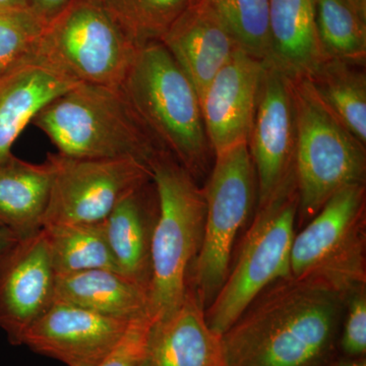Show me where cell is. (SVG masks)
<instances>
[{
    "label": "cell",
    "instance_id": "cell-1",
    "mask_svg": "<svg viewBox=\"0 0 366 366\" xmlns=\"http://www.w3.org/2000/svg\"><path fill=\"white\" fill-rule=\"evenodd\" d=\"M345 302L315 282H274L223 334L227 366L322 365L340 334Z\"/></svg>",
    "mask_w": 366,
    "mask_h": 366
},
{
    "label": "cell",
    "instance_id": "cell-2",
    "mask_svg": "<svg viewBox=\"0 0 366 366\" xmlns=\"http://www.w3.org/2000/svg\"><path fill=\"white\" fill-rule=\"evenodd\" d=\"M32 124L66 157L132 159L151 169L169 153L122 86L79 84L45 106Z\"/></svg>",
    "mask_w": 366,
    "mask_h": 366
},
{
    "label": "cell",
    "instance_id": "cell-3",
    "mask_svg": "<svg viewBox=\"0 0 366 366\" xmlns=\"http://www.w3.org/2000/svg\"><path fill=\"white\" fill-rule=\"evenodd\" d=\"M122 91L137 114L197 182L215 158L197 92L160 41L137 50Z\"/></svg>",
    "mask_w": 366,
    "mask_h": 366
},
{
    "label": "cell",
    "instance_id": "cell-4",
    "mask_svg": "<svg viewBox=\"0 0 366 366\" xmlns=\"http://www.w3.org/2000/svg\"><path fill=\"white\" fill-rule=\"evenodd\" d=\"M151 170L159 216L152 243L149 314L157 320L184 298L203 240L207 207L204 187L171 154L156 160Z\"/></svg>",
    "mask_w": 366,
    "mask_h": 366
},
{
    "label": "cell",
    "instance_id": "cell-5",
    "mask_svg": "<svg viewBox=\"0 0 366 366\" xmlns=\"http://www.w3.org/2000/svg\"><path fill=\"white\" fill-rule=\"evenodd\" d=\"M296 177L255 208L254 218L222 288L206 310L209 327L222 337L252 300L274 282L291 277V249L297 227Z\"/></svg>",
    "mask_w": 366,
    "mask_h": 366
},
{
    "label": "cell",
    "instance_id": "cell-6",
    "mask_svg": "<svg viewBox=\"0 0 366 366\" xmlns=\"http://www.w3.org/2000/svg\"><path fill=\"white\" fill-rule=\"evenodd\" d=\"M291 81L297 124V221L302 224L341 189L365 184L366 144L327 112L307 79Z\"/></svg>",
    "mask_w": 366,
    "mask_h": 366
},
{
    "label": "cell",
    "instance_id": "cell-7",
    "mask_svg": "<svg viewBox=\"0 0 366 366\" xmlns=\"http://www.w3.org/2000/svg\"><path fill=\"white\" fill-rule=\"evenodd\" d=\"M137 50L102 0H69L46 21L36 57L78 83L119 88Z\"/></svg>",
    "mask_w": 366,
    "mask_h": 366
},
{
    "label": "cell",
    "instance_id": "cell-8",
    "mask_svg": "<svg viewBox=\"0 0 366 366\" xmlns=\"http://www.w3.org/2000/svg\"><path fill=\"white\" fill-rule=\"evenodd\" d=\"M290 266L293 278L345 297L366 286L365 184L337 192L296 232Z\"/></svg>",
    "mask_w": 366,
    "mask_h": 366
},
{
    "label": "cell",
    "instance_id": "cell-9",
    "mask_svg": "<svg viewBox=\"0 0 366 366\" xmlns=\"http://www.w3.org/2000/svg\"><path fill=\"white\" fill-rule=\"evenodd\" d=\"M204 189L203 240L189 282L206 310L227 278L238 233L257 208V177L247 143L215 155Z\"/></svg>",
    "mask_w": 366,
    "mask_h": 366
},
{
    "label": "cell",
    "instance_id": "cell-10",
    "mask_svg": "<svg viewBox=\"0 0 366 366\" xmlns=\"http://www.w3.org/2000/svg\"><path fill=\"white\" fill-rule=\"evenodd\" d=\"M52 182L43 228L103 222L134 187L153 178L132 159H79L48 154Z\"/></svg>",
    "mask_w": 366,
    "mask_h": 366
},
{
    "label": "cell",
    "instance_id": "cell-11",
    "mask_svg": "<svg viewBox=\"0 0 366 366\" xmlns=\"http://www.w3.org/2000/svg\"><path fill=\"white\" fill-rule=\"evenodd\" d=\"M262 67L257 108L247 146L257 177V207L264 206L295 177L297 124L290 76Z\"/></svg>",
    "mask_w": 366,
    "mask_h": 366
},
{
    "label": "cell",
    "instance_id": "cell-12",
    "mask_svg": "<svg viewBox=\"0 0 366 366\" xmlns=\"http://www.w3.org/2000/svg\"><path fill=\"white\" fill-rule=\"evenodd\" d=\"M56 279L43 229L0 257V327L9 343L21 345L29 327L54 303Z\"/></svg>",
    "mask_w": 366,
    "mask_h": 366
},
{
    "label": "cell",
    "instance_id": "cell-13",
    "mask_svg": "<svg viewBox=\"0 0 366 366\" xmlns=\"http://www.w3.org/2000/svg\"><path fill=\"white\" fill-rule=\"evenodd\" d=\"M131 320L55 300L29 327L21 345L66 366H97L122 340Z\"/></svg>",
    "mask_w": 366,
    "mask_h": 366
},
{
    "label": "cell",
    "instance_id": "cell-14",
    "mask_svg": "<svg viewBox=\"0 0 366 366\" xmlns=\"http://www.w3.org/2000/svg\"><path fill=\"white\" fill-rule=\"evenodd\" d=\"M262 61L237 50L199 98L214 154L247 143L257 108Z\"/></svg>",
    "mask_w": 366,
    "mask_h": 366
},
{
    "label": "cell",
    "instance_id": "cell-15",
    "mask_svg": "<svg viewBox=\"0 0 366 366\" xmlns=\"http://www.w3.org/2000/svg\"><path fill=\"white\" fill-rule=\"evenodd\" d=\"M160 42L187 74L199 98L240 49L212 0H194Z\"/></svg>",
    "mask_w": 366,
    "mask_h": 366
},
{
    "label": "cell",
    "instance_id": "cell-16",
    "mask_svg": "<svg viewBox=\"0 0 366 366\" xmlns=\"http://www.w3.org/2000/svg\"><path fill=\"white\" fill-rule=\"evenodd\" d=\"M146 366H227L222 337L209 327L206 310L189 282L182 302L153 320Z\"/></svg>",
    "mask_w": 366,
    "mask_h": 366
},
{
    "label": "cell",
    "instance_id": "cell-17",
    "mask_svg": "<svg viewBox=\"0 0 366 366\" xmlns=\"http://www.w3.org/2000/svg\"><path fill=\"white\" fill-rule=\"evenodd\" d=\"M159 216L153 178L131 190L103 221L106 238L119 273L149 296L152 243Z\"/></svg>",
    "mask_w": 366,
    "mask_h": 366
},
{
    "label": "cell",
    "instance_id": "cell-18",
    "mask_svg": "<svg viewBox=\"0 0 366 366\" xmlns=\"http://www.w3.org/2000/svg\"><path fill=\"white\" fill-rule=\"evenodd\" d=\"M74 81L37 57L0 76V162L26 125L62 94L78 86Z\"/></svg>",
    "mask_w": 366,
    "mask_h": 366
},
{
    "label": "cell",
    "instance_id": "cell-19",
    "mask_svg": "<svg viewBox=\"0 0 366 366\" xmlns=\"http://www.w3.org/2000/svg\"><path fill=\"white\" fill-rule=\"evenodd\" d=\"M327 59L312 0H269V53L262 62L290 78H305Z\"/></svg>",
    "mask_w": 366,
    "mask_h": 366
},
{
    "label": "cell",
    "instance_id": "cell-20",
    "mask_svg": "<svg viewBox=\"0 0 366 366\" xmlns=\"http://www.w3.org/2000/svg\"><path fill=\"white\" fill-rule=\"evenodd\" d=\"M50 164H33L11 154L0 162V228L18 240L43 229L51 190Z\"/></svg>",
    "mask_w": 366,
    "mask_h": 366
},
{
    "label": "cell",
    "instance_id": "cell-21",
    "mask_svg": "<svg viewBox=\"0 0 366 366\" xmlns=\"http://www.w3.org/2000/svg\"><path fill=\"white\" fill-rule=\"evenodd\" d=\"M55 300L120 319L149 314L148 293L114 269L57 276Z\"/></svg>",
    "mask_w": 366,
    "mask_h": 366
},
{
    "label": "cell",
    "instance_id": "cell-22",
    "mask_svg": "<svg viewBox=\"0 0 366 366\" xmlns=\"http://www.w3.org/2000/svg\"><path fill=\"white\" fill-rule=\"evenodd\" d=\"M305 79L327 112L366 144L365 66L327 59Z\"/></svg>",
    "mask_w": 366,
    "mask_h": 366
},
{
    "label": "cell",
    "instance_id": "cell-23",
    "mask_svg": "<svg viewBox=\"0 0 366 366\" xmlns=\"http://www.w3.org/2000/svg\"><path fill=\"white\" fill-rule=\"evenodd\" d=\"M43 231L57 276L97 269L119 272L103 222L47 226Z\"/></svg>",
    "mask_w": 366,
    "mask_h": 366
},
{
    "label": "cell",
    "instance_id": "cell-24",
    "mask_svg": "<svg viewBox=\"0 0 366 366\" xmlns=\"http://www.w3.org/2000/svg\"><path fill=\"white\" fill-rule=\"evenodd\" d=\"M315 28L327 59L365 66L366 21L345 0H312Z\"/></svg>",
    "mask_w": 366,
    "mask_h": 366
},
{
    "label": "cell",
    "instance_id": "cell-25",
    "mask_svg": "<svg viewBox=\"0 0 366 366\" xmlns=\"http://www.w3.org/2000/svg\"><path fill=\"white\" fill-rule=\"evenodd\" d=\"M125 35L142 46L160 41L194 0H102Z\"/></svg>",
    "mask_w": 366,
    "mask_h": 366
},
{
    "label": "cell",
    "instance_id": "cell-26",
    "mask_svg": "<svg viewBox=\"0 0 366 366\" xmlns=\"http://www.w3.org/2000/svg\"><path fill=\"white\" fill-rule=\"evenodd\" d=\"M240 49L264 61L269 53V0H212Z\"/></svg>",
    "mask_w": 366,
    "mask_h": 366
},
{
    "label": "cell",
    "instance_id": "cell-27",
    "mask_svg": "<svg viewBox=\"0 0 366 366\" xmlns=\"http://www.w3.org/2000/svg\"><path fill=\"white\" fill-rule=\"evenodd\" d=\"M45 25L28 6L0 11V76L35 59Z\"/></svg>",
    "mask_w": 366,
    "mask_h": 366
},
{
    "label": "cell",
    "instance_id": "cell-28",
    "mask_svg": "<svg viewBox=\"0 0 366 366\" xmlns=\"http://www.w3.org/2000/svg\"><path fill=\"white\" fill-rule=\"evenodd\" d=\"M152 322L150 314L132 319L122 340L97 366H146L147 341Z\"/></svg>",
    "mask_w": 366,
    "mask_h": 366
},
{
    "label": "cell",
    "instance_id": "cell-29",
    "mask_svg": "<svg viewBox=\"0 0 366 366\" xmlns=\"http://www.w3.org/2000/svg\"><path fill=\"white\" fill-rule=\"evenodd\" d=\"M342 349L351 357H361L366 352V286L347 296L341 326Z\"/></svg>",
    "mask_w": 366,
    "mask_h": 366
},
{
    "label": "cell",
    "instance_id": "cell-30",
    "mask_svg": "<svg viewBox=\"0 0 366 366\" xmlns=\"http://www.w3.org/2000/svg\"><path fill=\"white\" fill-rule=\"evenodd\" d=\"M69 0H26V6L47 21L69 4Z\"/></svg>",
    "mask_w": 366,
    "mask_h": 366
},
{
    "label": "cell",
    "instance_id": "cell-31",
    "mask_svg": "<svg viewBox=\"0 0 366 366\" xmlns=\"http://www.w3.org/2000/svg\"><path fill=\"white\" fill-rule=\"evenodd\" d=\"M18 242L19 240L14 235L4 229L0 228V257Z\"/></svg>",
    "mask_w": 366,
    "mask_h": 366
},
{
    "label": "cell",
    "instance_id": "cell-32",
    "mask_svg": "<svg viewBox=\"0 0 366 366\" xmlns=\"http://www.w3.org/2000/svg\"><path fill=\"white\" fill-rule=\"evenodd\" d=\"M354 11L366 21V0H345Z\"/></svg>",
    "mask_w": 366,
    "mask_h": 366
},
{
    "label": "cell",
    "instance_id": "cell-33",
    "mask_svg": "<svg viewBox=\"0 0 366 366\" xmlns=\"http://www.w3.org/2000/svg\"><path fill=\"white\" fill-rule=\"evenodd\" d=\"M26 6V0H0V11Z\"/></svg>",
    "mask_w": 366,
    "mask_h": 366
},
{
    "label": "cell",
    "instance_id": "cell-34",
    "mask_svg": "<svg viewBox=\"0 0 366 366\" xmlns=\"http://www.w3.org/2000/svg\"><path fill=\"white\" fill-rule=\"evenodd\" d=\"M332 366H366L365 360L344 361V362L336 363Z\"/></svg>",
    "mask_w": 366,
    "mask_h": 366
}]
</instances>
